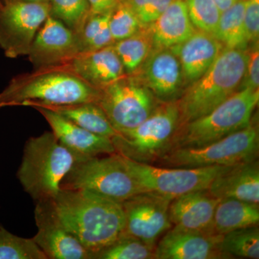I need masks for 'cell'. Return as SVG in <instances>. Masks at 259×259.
Wrapping results in <instances>:
<instances>
[{
  "label": "cell",
  "mask_w": 259,
  "mask_h": 259,
  "mask_svg": "<svg viewBox=\"0 0 259 259\" xmlns=\"http://www.w3.org/2000/svg\"><path fill=\"white\" fill-rule=\"evenodd\" d=\"M139 79L158 102H176L182 96L183 71L171 49H156L148 56Z\"/></svg>",
  "instance_id": "obj_16"
},
{
  "label": "cell",
  "mask_w": 259,
  "mask_h": 259,
  "mask_svg": "<svg viewBox=\"0 0 259 259\" xmlns=\"http://www.w3.org/2000/svg\"><path fill=\"white\" fill-rule=\"evenodd\" d=\"M90 14H107L113 11L120 0H88Z\"/></svg>",
  "instance_id": "obj_37"
},
{
  "label": "cell",
  "mask_w": 259,
  "mask_h": 259,
  "mask_svg": "<svg viewBox=\"0 0 259 259\" xmlns=\"http://www.w3.org/2000/svg\"><path fill=\"white\" fill-rule=\"evenodd\" d=\"M258 124L250 125L223 139L196 148L171 150L154 165L169 168L233 166L258 157Z\"/></svg>",
  "instance_id": "obj_7"
},
{
  "label": "cell",
  "mask_w": 259,
  "mask_h": 259,
  "mask_svg": "<svg viewBox=\"0 0 259 259\" xmlns=\"http://www.w3.org/2000/svg\"><path fill=\"white\" fill-rule=\"evenodd\" d=\"M208 191L217 199H236L258 204V158L228 167L213 180Z\"/></svg>",
  "instance_id": "obj_20"
},
{
  "label": "cell",
  "mask_w": 259,
  "mask_h": 259,
  "mask_svg": "<svg viewBox=\"0 0 259 259\" xmlns=\"http://www.w3.org/2000/svg\"><path fill=\"white\" fill-rule=\"evenodd\" d=\"M123 159L143 192H153L171 199L195 191L208 190L213 180L231 166L169 168L139 163L125 157Z\"/></svg>",
  "instance_id": "obj_9"
},
{
  "label": "cell",
  "mask_w": 259,
  "mask_h": 259,
  "mask_svg": "<svg viewBox=\"0 0 259 259\" xmlns=\"http://www.w3.org/2000/svg\"><path fill=\"white\" fill-rule=\"evenodd\" d=\"M2 5H3V1H2V0H0V7H1Z\"/></svg>",
  "instance_id": "obj_40"
},
{
  "label": "cell",
  "mask_w": 259,
  "mask_h": 259,
  "mask_svg": "<svg viewBox=\"0 0 259 259\" xmlns=\"http://www.w3.org/2000/svg\"><path fill=\"white\" fill-rule=\"evenodd\" d=\"M0 259H48L32 238H22L0 226Z\"/></svg>",
  "instance_id": "obj_31"
},
{
  "label": "cell",
  "mask_w": 259,
  "mask_h": 259,
  "mask_svg": "<svg viewBox=\"0 0 259 259\" xmlns=\"http://www.w3.org/2000/svg\"><path fill=\"white\" fill-rule=\"evenodd\" d=\"M57 66L98 90L127 75L112 45L79 54L71 60Z\"/></svg>",
  "instance_id": "obj_18"
},
{
  "label": "cell",
  "mask_w": 259,
  "mask_h": 259,
  "mask_svg": "<svg viewBox=\"0 0 259 259\" xmlns=\"http://www.w3.org/2000/svg\"><path fill=\"white\" fill-rule=\"evenodd\" d=\"M244 26L248 42H258L259 36V0H246Z\"/></svg>",
  "instance_id": "obj_34"
},
{
  "label": "cell",
  "mask_w": 259,
  "mask_h": 259,
  "mask_svg": "<svg viewBox=\"0 0 259 259\" xmlns=\"http://www.w3.org/2000/svg\"><path fill=\"white\" fill-rule=\"evenodd\" d=\"M34 108L47 121L59 142L74 153L79 161L116 153L110 138L93 134L49 109Z\"/></svg>",
  "instance_id": "obj_17"
},
{
  "label": "cell",
  "mask_w": 259,
  "mask_h": 259,
  "mask_svg": "<svg viewBox=\"0 0 259 259\" xmlns=\"http://www.w3.org/2000/svg\"><path fill=\"white\" fill-rule=\"evenodd\" d=\"M247 61L245 49H223L208 70L177 100L178 127L209 113L236 93L244 79Z\"/></svg>",
  "instance_id": "obj_3"
},
{
  "label": "cell",
  "mask_w": 259,
  "mask_h": 259,
  "mask_svg": "<svg viewBox=\"0 0 259 259\" xmlns=\"http://www.w3.org/2000/svg\"><path fill=\"white\" fill-rule=\"evenodd\" d=\"M44 108L57 112L76 125L98 136L112 139L118 134L97 102L57 105Z\"/></svg>",
  "instance_id": "obj_24"
},
{
  "label": "cell",
  "mask_w": 259,
  "mask_h": 259,
  "mask_svg": "<svg viewBox=\"0 0 259 259\" xmlns=\"http://www.w3.org/2000/svg\"><path fill=\"white\" fill-rule=\"evenodd\" d=\"M258 102L259 89L238 90L209 113L178 127L171 150L206 146L245 128Z\"/></svg>",
  "instance_id": "obj_5"
},
{
  "label": "cell",
  "mask_w": 259,
  "mask_h": 259,
  "mask_svg": "<svg viewBox=\"0 0 259 259\" xmlns=\"http://www.w3.org/2000/svg\"><path fill=\"white\" fill-rule=\"evenodd\" d=\"M35 220L37 231L32 239L48 259H93L91 253L59 221L52 200L36 202Z\"/></svg>",
  "instance_id": "obj_13"
},
{
  "label": "cell",
  "mask_w": 259,
  "mask_h": 259,
  "mask_svg": "<svg viewBox=\"0 0 259 259\" xmlns=\"http://www.w3.org/2000/svg\"><path fill=\"white\" fill-rule=\"evenodd\" d=\"M100 97V90L59 66H54L13 78L0 93V108L97 103Z\"/></svg>",
  "instance_id": "obj_2"
},
{
  "label": "cell",
  "mask_w": 259,
  "mask_h": 259,
  "mask_svg": "<svg viewBox=\"0 0 259 259\" xmlns=\"http://www.w3.org/2000/svg\"><path fill=\"white\" fill-rule=\"evenodd\" d=\"M157 100L132 75L100 90L98 105L117 133L131 131L142 123L158 106Z\"/></svg>",
  "instance_id": "obj_10"
},
{
  "label": "cell",
  "mask_w": 259,
  "mask_h": 259,
  "mask_svg": "<svg viewBox=\"0 0 259 259\" xmlns=\"http://www.w3.org/2000/svg\"><path fill=\"white\" fill-rule=\"evenodd\" d=\"M185 2L194 28L213 35L221 15V10L214 0H185Z\"/></svg>",
  "instance_id": "obj_32"
},
{
  "label": "cell",
  "mask_w": 259,
  "mask_h": 259,
  "mask_svg": "<svg viewBox=\"0 0 259 259\" xmlns=\"http://www.w3.org/2000/svg\"><path fill=\"white\" fill-rule=\"evenodd\" d=\"M220 199L208 190L195 191L177 197L169 206L171 224L183 229L215 233L214 216Z\"/></svg>",
  "instance_id": "obj_19"
},
{
  "label": "cell",
  "mask_w": 259,
  "mask_h": 259,
  "mask_svg": "<svg viewBox=\"0 0 259 259\" xmlns=\"http://www.w3.org/2000/svg\"><path fill=\"white\" fill-rule=\"evenodd\" d=\"M172 199L153 192L136 194L122 202L125 233L149 245L171 228L169 206Z\"/></svg>",
  "instance_id": "obj_12"
},
{
  "label": "cell",
  "mask_w": 259,
  "mask_h": 259,
  "mask_svg": "<svg viewBox=\"0 0 259 259\" xmlns=\"http://www.w3.org/2000/svg\"><path fill=\"white\" fill-rule=\"evenodd\" d=\"M156 245V259L231 258L221 249L223 235L190 231L175 226Z\"/></svg>",
  "instance_id": "obj_15"
},
{
  "label": "cell",
  "mask_w": 259,
  "mask_h": 259,
  "mask_svg": "<svg viewBox=\"0 0 259 259\" xmlns=\"http://www.w3.org/2000/svg\"><path fill=\"white\" fill-rule=\"evenodd\" d=\"M239 0H214V3L217 5L218 8L221 10V13L231 8Z\"/></svg>",
  "instance_id": "obj_38"
},
{
  "label": "cell",
  "mask_w": 259,
  "mask_h": 259,
  "mask_svg": "<svg viewBox=\"0 0 259 259\" xmlns=\"http://www.w3.org/2000/svg\"><path fill=\"white\" fill-rule=\"evenodd\" d=\"M111 13L91 15L76 35L79 40L80 54L99 50L114 44L110 27Z\"/></svg>",
  "instance_id": "obj_27"
},
{
  "label": "cell",
  "mask_w": 259,
  "mask_h": 259,
  "mask_svg": "<svg viewBox=\"0 0 259 259\" xmlns=\"http://www.w3.org/2000/svg\"><path fill=\"white\" fill-rule=\"evenodd\" d=\"M156 245L148 244L124 232L112 244L96 253L94 259L154 258Z\"/></svg>",
  "instance_id": "obj_29"
},
{
  "label": "cell",
  "mask_w": 259,
  "mask_h": 259,
  "mask_svg": "<svg viewBox=\"0 0 259 259\" xmlns=\"http://www.w3.org/2000/svg\"><path fill=\"white\" fill-rule=\"evenodd\" d=\"M80 54L76 34L49 15L37 31L28 52L34 69L64 64Z\"/></svg>",
  "instance_id": "obj_14"
},
{
  "label": "cell",
  "mask_w": 259,
  "mask_h": 259,
  "mask_svg": "<svg viewBox=\"0 0 259 259\" xmlns=\"http://www.w3.org/2000/svg\"><path fill=\"white\" fill-rule=\"evenodd\" d=\"M179 120L177 101L160 102L142 123L112 138L115 152L131 161L154 165L171 151Z\"/></svg>",
  "instance_id": "obj_6"
},
{
  "label": "cell",
  "mask_w": 259,
  "mask_h": 259,
  "mask_svg": "<svg viewBox=\"0 0 259 259\" xmlns=\"http://www.w3.org/2000/svg\"><path fill=\"white\" fill-rule=\"evenodd\" d=\"M195 31L185 0H174L148 30L153 46L170 49L182 44Z\"/></svg>",
  "instance_id": "obj_22"
},
{
  "label": "cell",
  "mask_w": 259,
  "mask_h": 259,
  "mask_svg": "<svg viewBox=\"0 0 259 259\" xmlns=\"http://www.w3.org/2000/svg\"><path fill=\"white\" fill-rule=\"evenodd\" d=\"M258 204L236 199H220L214 216V230L216 234L258 226Z\"/></svg>",
  "instance_id": "obj_23"
},
{
  "label": "cell",
  "mask_w": 259,
  "mask_h": 259,
  "mask_svg": "<svg viewBox=\"0 0 259 259\" xmlns=\"http://www.w3.org/2000/svg\"><path fill=\"white\" fill-rule=\"evenodd\" d=\"M79 161L55 135L45 132L25 143L17 177L35 202L53 200L59 194L65 176Z\"/></svg>",
  "instance_id": "obj_4"
},
{
  "label": "cell",
  "mask_w": 259,
  "mask_h": 259,
  "mask_svg": "<svg viewBox=\"0 0 259 259\" xmlns=\"http://www.w3.org/2000/svg\"><path fill=\"white\" fill-rule=\"evenodd\" d=\"M174 0H148L144 9L138 15L144 27L153 23L167 9Z\"/></svg>",
  "instance_id": "obj_35"
},
{
  "label": "cell",
  "mask_w": 259,
  "mask_h": 259,
  "mask_svg": "<svg viewBox=\"0 0 259 259\" xmlns=\"http://www.w3.org/2000/svg\"><path fill=\"white\" fill-rule=\"evenodd\" d=\"M53 206L63 226L93 255L125 232L122 203L83 190L61 189Z\"/></svg>",
  "instance_id": "obj_1"
},
{
  "label": "cell",
  "mask_w": 259,
  "mask_h": 259,
  "mask_svg": "<svg viewBox=\"0 0 259 259\" xmlns=\"http://www.w3.org/2000/svg\"><path fill=\"white\" fill-rule=\"evenodd\" d=\"M109 27L114 42L132 36L145 28L134 11L123 2H120L112 12Z\"/></svg>",
  "instance_id": "obj_33"
},
{
  "label": "cell",
  "mask_w": 259,
  "mask_h": 259,
  "mask_svg": "<svg viewBox=\"0 0 259 259\" xmlns=\"http://www.w3.org/2000/svg\"><path fill=\"white\" fill-rule=\"evenodd\" d=\"M244 88L258 90L259 49L258 42L251 51H248V61L245 69Z\"/></svg>",
  "instance_id": "obj_36"
},
{
  "label": "cell",
  "mask_w": 259,
  "mask_h": 259,
  "mask_svg": "<svg viewBox=\"0 0 259 259\" xmlns=\"http://www.w3.org/2000/svg\"><path fill=\"white\" fill-rule=\"evenodd\" d=\"M125 74H136L147 59L153 47L149 32L144 29L137 33L112 44Z\"/></svg>",
  "instance_id": "obj_26"
},
{
  "label": "cell",
  "mask_w": 259,
  "mask_h": 259,
  "mask_svg": "<svg viewBox=\"0 0 259 259\" xmlns=\"http://www.w3.org/2000/svg\"><path fill=\"white\" fill-rule=\"evenodd\" d=\"M221 249L230 258H259V228L247 227L223 235Z\"/></svg>",
  "instance_id": "obj_28"
},
{
  "label": "cell",
  "mask_w": 259,
  "mask_h": 259,
  "mask_svg": "<svg viewBox=\"0 0 259 259\" xmlns=\"http://www.w3.org/2000/svg\"><path fill=\"white\" fill-rule=\"evenodd\" d=\"M50 16L77 35L90 15L88 0H49Z\"/></svg>",
  "instance_id": "obj_30"
},
{
  "label": "cell",
  "mask_w": 259,
  "mask_h": 259,
  "mask_svg": "<svg viewBox=\"0 0 259 259\" xmlns=\"http://www.w3.org/2000/svg\"><path fill=\"white\" fill-rule=\"evenodd\" d=\"M122 1H123V0H120V2H122Z\"/></svg>",
  "instance_id": "obj_41"
},
{
  "label": "cell",
  "mask_w": 259,
  "mask_h": 259,
  "mask_svg": "<svg viewBox=\"0 0 259 259\" xmlns=\"http://www.w3.org/2000/svg\"><path fill=\"white\" fill-rule=\"evenodd\" d=\"M50 15L49 3L4 2L0 7V48L5 56L28 55L37 31Z\"/></svg>",
  "instance_id": "obj_11"
},
{
  "label": "cell",
  "mask_w": 259,
  "mask_h": 259,
  "mask_svg": "<svg viewBox=\"0 0 259 259\" xmlns=\"http://www.w3.org/2000/svg\"><path fill=\"white\" fill-rule=\"evenodd\" d=\"M60 188L89 191L120 203L144 192L117 153L76 162Z\"/></svg>",
  "instance_id": "obj_8"
},
{
  "label": "cell",
  "mask_w": 259,
  "mask_h": 259,
  "mask_svg": "<svg viewBox=\"0 0 259 259\" xmlns=\"http://www.w3.org/2000/svg\"><path fill=\"white\" fill-rule=\"evenodd\" d=\"M246 0H239L221 13L217 28L213 34L225 49H245L249 44L244 26Z\"/></svg>",
  "instance_id": "obj_25"
},
{
  "label": "cell",
  "mask_w": 259,
  "mask_h": 259,
  "mask_svg": "<svg viewBox=\"0 0 259 259\" xmlns=\"http://www.w3.org/2000/svg\"><path fill=\"white\" fill-rule=\"evenodd\" d=\"M4 2H23V3H49V0H2Z\"/></svg>",
  "instance_id": "obj_39"
},
{
  "label": "cell",
  "mask_w": 259,
  "mask_h": 259,
  "mask_svg": "<svg viewBox=\"0 0 259 259\" xmlns=\"http://www.w3.org/2000/svg\"><path fill=\"white\" fill-rule=\"evenodd\" d=\"M180 61L185 79L195 81L212 66L223 46L212 34L194 31L189 38L170 48Z\"/></svg>",
  "instance_id": "obj_21"
}]
</instances>
